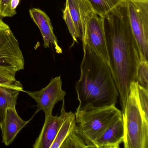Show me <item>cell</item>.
<instances>
[{
  "label": "cell",
  "mask_w": 148,
  "mask_h": 148,
  "mask_svg": "<svg viewBox=\"0 0 148 148\" xmlns=\"http://www.w3.org/2000/svg\"><path fill=\"white\" fill-rule=\"evenodd\" d=\"M20 1V0H11L10 1V8L11 10L15 14H17L16 9L19 4Z\"/></svg>",
  "instance_id": "cell-23"
},
{
  "label": "cell",
  "mask_w": 148,
  "mask_h": 148,
  "mask_svg": "<svg viewBox=\"0 0 148 148\" xmlns=\"http://www.w3.org/2000/svg\"><path fill=\"white\" fill-rule=\"evenodd\" d=\"M29 14L32 19L40 30L44 40V47L48 48L53 45L58 53H62V50L58 44V40L53 32V27L49 16L39 8L29 9Z\"/></svg>",
  "instance_id": "cell-11"
},
{
  "label": "cell",
  "mask_w": 148,
  "mask_h": 148,
  "mask_svg": "<svg viewBox=\"0 0 148 148\" xmlns=\"http://www.w3.org/2000/svg\"><path fill=\"white\" fill-rule=\"evenodd\" d=\"M66 5L79 38L82 40L86 21L94 12L87 0H66Z\"/></svg>",
  "instance_id": "cell-10"
},
{
  "label": "cell",
  "mask_w": 148,
  "mask_h": 148,
  "mask_svg": "<svg viewBox=\"0 0 148 148\" xmlns=\"http://www.w3.org/2000/svg\"><path fill=\"white\" fill-rule=\"evenodd\" d=\"M83 46H86L109 65L104 18L96 13L88 19L86 25Z\"/></svg>",
  "instance_id": "cell-7"
},
{
  "label": "cell",
  "mask_w": 148,
  "mask_h": 148,
  "mask_svg": "<svg viewBox=\"0 0 148 148\" xmlns=\"http://www.w3.org/2000/svg\"><path fill=\"white\" fill-rule=\"evenodd\" d=\"M124 136L125 148H148V120L141 110L138 102V84L132 83L122 113Z\"/></svg>",
  "instance_id": "cell-3"
},
{
  "label": "cell",
  "mask_w": 148,
  "mask_h": 148,
  "mask_svg": "<svg viewBox=\"0 0 148 148\" xmlns=\"http://www.w3.org/2000/svg\"><path fill=\"white\" fill-rule=\"evenodd\" d=\"M76 125L75 113L71 111L66 112L64 119L50 148H60L66 136L75 128Z\"/></svg>",
  "instance_id": "cell-15"
},
{
  "label": "cell",
  "mask_w": 148,
  "mask_h": 148,
  "mask_svg": "<svg viewBox=\"0 0 148 148\" xmlns=\"http://www.w3.org/2000/svg\"><path fill=\"white\" fill-rule=\"evenodd\" d=\"M24 92L36 101L38 108L45 112V118L52 115L55 105L64 99L66 95V92L62 89L60 76L52 79L46 87L40 90Z\"/></svg>",
  "instance_id": "cell-8"
},
{
  "label": "cell",
  "mask_w": 148,
  "mask_h": 148,
  "mask_svg": "<svg viewBox=\"0 0 148 148\" xmlns=\"http://www.w3.org/2000/svg\"><path fill=\"white\" fill-rule=\"evenodd\" d=\"M80 64V76L75 86L79 105L86 111L115 105L118 92L109 65L86 46Z\"/></svg>",
  "instance_id": "cell-2"
},
{
  "label": "cell",
  "mask_w": 148,
  "mask_h": 148,
  "mask_svg": "<svg viewBox=\"0 0 148 148\" xmlns=\"http://www.w3.org/2000/svg\"><path fill=\"white\" fill-rule=\"evenodd\" d=\"M140 59L148 61V0H124Z\"/></svg>",
  "instance_id": "cell-5"
},
{
  "label": "cell",
  "mask_w": 148,
  "mask_h": 148,
  "mask_svg": "<svg viewBox=\"0 0 148 148\" xmlns=\"http://www.w3.org/2000/svg\"><path fill=\"white\" fill-rule=\"evenodd\" d=\"M16 73L14 71L0 66V86L24 92L22 84L16 79Z\"/></svg>",
  "instance_id": "cell-17"
},
{
  "label": "cell",
  "mask_w": 148,
  "mask_h": 148,
  "mask_svg": "<svg viewBox=\"0 0 148 148\" xmlns=\"http://www.w3.org/2000/svg\"><path fill=\"white\" fill-rule=\"evenodd\" d=\"M60 148H87V147L83 139L75 132L74 128L66 136Z\"/></svg>",
  "instance_id": "cell-18"
},
{
  "label": "cell",
  "mask_w": 148,
  "mask_h": 148,
  "mask_svg": "<svg viewBox=\"0 0 148 148\" xmlns=\"http://www.w3.org/2000/svg\"><path fill=\"white\" fill-rule=\"evenodd\" d=\"M11 0H0V17L2 18H12L16 14L10 8Z\"/></svg>",
  "instance_id": "cell-22"
},
{
  "label": "cell",
  "mask_w": 148,
  "mask_h": 148,
  "mask_svg": "<svg viewBox=\"0 0 148 148\" xmlns=\"http://www.w3.org/2000/svg\"><path fill=\"white\" fill-rule=\"evenodd\" d=\"M124 128L123 116L113 122L95 141L94 148H119L123 141Z\"/></svg>",
  "instance_id": "cell-13"
},
{
  "label": "cell",
  "mask_w": 148,
  "mask_h": 148,
  "mask_svg": "<svg viewBox=\"0 0 148 148\" xmlns=\"http://www.w3.org/2000/svg\"><path fill=\"white\" fill-rule=\"evenodd\" d=\"M137 83L141 87L148 90V61L140 59L137 73Z\"/></svg>",
  "instance_id": "cell-19"
},
{
  "label": "cell",
  "mask_w": 148,
  "mask_h": 148,
  "mask_svg": "<svg viewBox=\"0 0 148 148\" xmlns=\"http://www.w3.org/2000/svg\"><path fill=\"white\" fill-rule=\"evenodd\" d=\"M109 66L120 99L122 113L131 84L137 82L140 59L139 48L132 32L125 2L104 18Z\"/></svg>",
  "instance_id": "cell-1"
},
{
  "label": "cell",
  "mask_w": 148,
  "mask_h": 148,
  "mask_svg": "<svg viewBox=\"0 0 148 148\" xmlns=\"http://www.w3.org/2000/svg\"><path fill=\"white\" fill-rule=\"evenodd\" d=\"M63 18L66 23L68 30L72 37L73 40L74 42L77 43V39L78 38H79V35L76 28H75L74 24L70 17L68 8L66 5H65V8L63 11Z\"/></svg>",
  "instance_id": "cell-21"
},
{
  "label": "cell",
  "mask_w": 148,
  "mask_h": 148,
  "mask_svg": "<svg viewBox=\"0 0 148 148\" xmlns=\"http://www.w3.org/2000/svg\"><path fill=\"white\" fill-rule=\"evenodd\" d=\"M0 17V66L17 73L25 68V59L18 40Z\"/></svg>",
  "instance_id": "cell-6"
},
{
  "label": "cell",
  "mask_w": 148,
  "mask_h": 148,
  "mask_svg": "<svg viewBox=\"0 0 148 148\" xmlns=\"http://www.w3.org/2000/svg\"><path fill=\"white\" fill-rule=\"evenodd\" d=\"M95 13L104 18L124 0H87Z\"/></svg>",
  "instance_id": "cell-16"
},
{
  "label": "cell",
  "mask_w": 148,
  "mask_h": 148,
  "mask_svg": "<svg viewBox=\"0 0 148 148\" xmlns=\"http://www.w3.org/2000/svg\"><path fill=\"white\" fill-rule=\"evenodd\" d=\"M20 92L16 89L0 86V127L4 123L8 108H15Z\"/></svg>",
  "instance_id": "cell-14"
},
{
  "label": "cell",
  "mask_w": 148,
  "mask_h": 148,
  "mask_svg": "<svg viewBox=\"0 0 148 148\" xmlns=\"http://www.w3.org/2000/svg\"><path fill=\"white\" fill-rule=\"evenodd\" d=\"M64 102V99L59 116L51 115L45 119L40 134L34 144V148H50L66 115Z\"/></svg>",
  "instance_id": "cell-9"
},
{
  "label": "cell",
  "mask_w": 148,
  "mask_h": 148,
  "mask_svg": "<svg viewBox=\"0 0 148 148\" xmlns=\"http://www.w3.org/2000/svg\"><path fill=\"white\" fill-rule=\"evenodd\" d=\"M138 95L141 110L145 119L148 120V90L138 85Z\"/></svg>",
  "instance_id": "cell-20"
},
{
  "label": "cell",
  "mask_w": 148,
  "mask_h": 148,
  "mask_svg": "<svg viewBox=\"0 0 148 148\" xmlns=\"http://www.w3.org/2000/svg\"><path fill=\"white\" fill-rule=\"evenodd\" d=\"M75 115V132L83 139L87 148H92L95 141L113 122L122 116V112L112 105L88 110H77Z\"/></svg>",
  "instance_id": "cell-4"
},
{
  "label": "cell",
  "mask_w": 148,
  "mask_h": 148,
  "mask_svg": "<svg viewBox=\"0 0 148 148\" xmlns=\"http://www.w3.org/2000/svg\"><path fill=\"white\" fill-rule=\"evenodd\" d=\"M29 122L21 119L18 114L16 108H8L4 123L0 127L2 143L6 146H9L13 143L18 133Z\"/></svg>",
  "instance_id": "cell-12"
}]
</instances>
